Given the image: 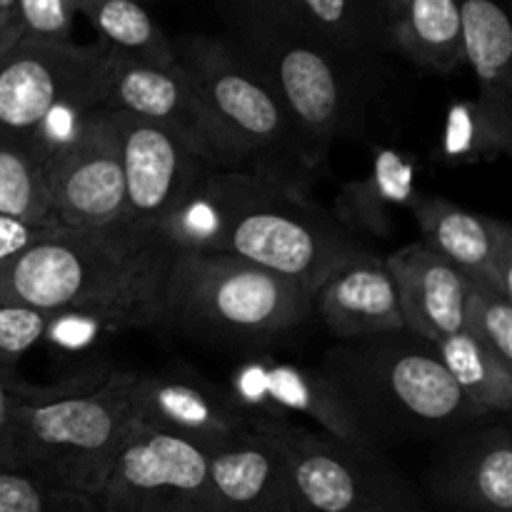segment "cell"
I'll return each mask as SVG.
<instances>
[{"instance_id": "6da1fadb", "label": "cell", "mask_w": 512, "mask_h": 512, "mask_svg": "<svg viewBox=\"0 0 512 512\" xmlns=\"http://www.w3.org/2000/svg\"><path fill=\"white\" fill-rule=\"evenodd\" d=\"M158 235L173 250L233 255L313 293L368 253L300 185L250 170H205Z\"/></svg>"}, {"instance_id": "7a4b0ae2", "label": "cell", "mask_w": 512, "mask_h": 512, "mask_svg": "<svg viewBox=\"0 0 512 512\" xmlns=\"http://www.w3.org/2000/svg\"><path fill=\"white\" fill-rule=\"evenodd\" d=\"M223 38L278 93L298 138L305 170L358 128L378 58L348 53L285 13L273 0H215Z\"/></svg>"}, {"instance_id": "3957f363", "label": "cell", "mask_w": 512, "mask_h": 512, "mask_svg": "<svg viewBox=\"0 0 512 512\" xmlns=\"http://www.w3.org/2000/svg\"><path fill=\"white\" fill-rule=\"evenodd\" d=\"M318 370L373 448L418 440L440 443L493 420L460 393L433 345L408 330L343 340L323 355Z\"/></svg>"}, {"instance_id": "277c9868", "label": "cell", "mask_w": 512, "mask_h": 512, "mask_svg": "<svg viewBox=\"0 0 512 512\" xmlns=\"http://www.w3.org/2000/svg\"><path fill=\"white\" fill-rule=\"evenodd\" d=\"M170 250L158 235L130 225L103 230L50 228L0 265V303L45 310L120 305L160 320V283Z\"/></svg>"}, {"instance_id": "5b68a950", "label": "cell", "mask_w": 512, "mask_h": 512, "mask_svg": "<svg viewBox=\"0 0 512 512\" xmlns=\"http://www.w3.org/2000/svg\"><path fill=\"white\" fill-rule=\"evenodd\" d=\"M138 370L88 368L50 385L18 378L15 470L98 495L133 418Z\"/></svg>"}, {"instance_id": "8992f818", "label": "cell", "mask_w": 512, "mask_h": 512, "mask_svg": "<svg viewBox=\"0 0 512 512\" xmlns=\"http://www.w3.org/2000/svg\"><path fill=\"white\" fill-rule=\"evenodd\" d=\"M313 315V290L233 255L170 250L160 283V325L190 338L258 345Z\"/></svg>"}, {"instance_id": "52a82bcc", "label": "cell", "mask_w": 512, "mask_h": 512, "mask_svg": "<svg viewBox=\"0 0 512 512\" xmlns=\"http://www.w3.org/2000/svg\"><path fill=\"white\" fill-rule=\"evenodd\" d=\"M173 45L223 143L230 170L250 165V173L300 185L308 170L288 110L270 80L223 35H185Z\"/></svg>"}, {"instance_id": "ba28073f", "label": "cell", "mask_w": 512, "mask_h": 512, "mask_svg": "<svg viewBox=\"0 0 512 512\" xmlns=\"http://www.w3.org/2000/svg\"><path fill=\"white\" fill-rule=\"evenodd\" d=\"M118 53L23 38L0 63V138L30 150L40 128H73L103 108Z\"/></svg>"}, {"instance_id": "9c48e42d", "label": "cell", "mask_w": 512, "mask_h": 512, "mask_svg": "<svg viewBox=\"0 0 512 512\" xmlns=\"http://www.w3.org/2000/svg\"><path fill=\"white\" fill-rule=\"evenodd\" d=\"M295 512H430L408 475L380 448L285 428Z\"/></svg>"}, {"instance_id": "30bf717a", "label": "cell", "mask_w": 512, "mask_h": 512, "mask_svg": "<svg viewBox=\"0 0 512 512\" xmlns=\"http://www.w3.org/2000/svg\"><path fill=\"white\" fill-rule=\"evenodd\" d=\"M95 500L103 512H220L210 455L143 423L128 428Z\"/></svg>"}, {"instance_id": "8fae6325", "label": "cell", "mask_w": 512, "mask_h": 512, "mask_svg": "<svg viewBox=\"0 0 512 512\" xmlns=\"http://www.w3.org/2000/svg\"><path fill=\"white\" fill-rule=\"evenodd\" d=\"M50 218L70 230L123 225L125 185L113 113L85 115L78 133L43 160Z\"/></svg>"}, {"instance_id": "7c38bea8", "label": "cell", "mask_w": 512, "mask_h": 512, "mask_svg": "<svg viewBox=\"0 0 512 512\" xmlns=\"http://www.w3.org/2000/svg\"><path fill=\"white\" fill-rule=\"evenodd\" d=\"M110 113L123 165V223L138 233L158 235L210 165L160 125L120 110Z\"/></svg>"}, {"instance_id": "4fadbf2b", "label": "cell", "mask_w": 512, "mask_h": 512, "mask_svg": "<svg viewBox=\"0 0 512 512\" xmlns=\"http://www.w3.org/2000/svg\"><path fill=\"white\" fill-rule=\"evenodd\" d=\"M133 418L148 428L188 440L205 453L225 448L255 428L223 385L190 368L140 373L133 388Z\"/></svg>"}, {"instance_id": "5bb4252c", "label": "cell", "mask_w": 512, "mask_h": 512, "mask_svg": "<svg viewBox=\"0 0 512 512\" xmlns=\"http://www.w3.org/2000/svg\"><path fill=\"white\" fill-rule=\"evenodd\" d=\"M253 423L295 425V418L318 425L320 433L365 443L330 380L318 368L253 355L235 365L225 388Z\"/></svg>"}, {"instance_id": "9a60e30c", "label": "cell", "mask_w": 512, "mask_h": 512, "mask_svg": "<svg viewBox=\"0 0 512 512\" xmlns=\"http://www.w3.org/2000/svg\"><path fill=\"white\" fill-rule=\"evenodd\" d=\"M103 108L160 125L210 168L230 170L223 143L180 63L150 65L118 53Z\"/></svg>"}, {"instance_id": "2e32d148", "label": "cell", "mask_w": 512, "mask_h": 512, "mask_svg": "<svg viewBox=\"0 0 512 512\" xmlns=\"http://www.w3.org/2000/svg\"><path fill=\"white\" fill-rule=\"evenodd\" d=\"M435 500L455 512H512V438L505 423L440 440L428 473Z\"/></svg>"}, {"instance_id": "e0dca14e", "label": "cell", "mask_w": 512, "mask_h": 512, "mask_svg": "<svg viewBox=\"0 0 512 512\" xmlns=\"http://www.w3.org/2000/svg\"><path fill=\"white\" fill-rule=\"evenodd\" d=\"M410 210L423 235L420 243L470 280L512 300V228L505 220L470 213L438 195H418Z\"/></svg>"}, {"instance_id": "ac0fdd59", "label": "cell", "mask_w": 512, "mask_h": 512, "mask_svg": "<svg viewBox=\"0 0 512 512\" xmlns=\"http://www.w3.org/2000/svg\"><path fill=\"white\" fill-rule=\"evenodd\" d=\"M285 428L255 423L248 435L210 453V485L220 512H295Z\"/></svg>"}, {"instance_id": "d6986e66", "label": "cell", "mask_w": 512, "mask_h": 512, "mask_svg": "<svg viewBox=\"0 0 512 512\" xmlns=\"http://www.w3.org/2000/svg\"><path fill=\"white\" fill-rule=\"evenodd\" d=\"M398 290L400 315L408 333L435 345L463 330L468 275L438 253L418 243H408L385 258Z\"/></svg>"}, {"instance_id": "ffe728a7", "label": "cell", "mask_w": 512, "mask_h": 512, "mask_svg": "<svg viewBox=\"0 0 512 512\" xmlns=\"http://www.w3.org/2000/svg\"><path fill=\"white\" fill-rule=\"evenodd\" d=\"M313 310L343 340H363L405 330L398 290L385 258L365 253L315 288Z\"/></svg>"}, {"instance_id": "44dd1931", "label": "cell", "mask_w": 512, "mask_h": 512, "mask_svg": "<svg viewBox=\"0 0 512 512\" xmlns=\"http://www.w3.org/2000/svg\"><path fill=\"white\" fill-rule=\"evenodd\" d=\"M390 48L433 73L463 68L460 0H388Z\"/></svg>"}, {"instance_id": "7402d4cb", "label": "cell", "mask_w": 512, "mask_h": 512, "mask_svg": "<svg viewBox=\"0 0 512 512\" xmlns=\"http://www.w3.org/2000/svg\"><path fill=\"white\" fill-rule=\"evenodd\" d=\"M463 60L478 80V100L512 108V20L505 0H460Z\"/></svg>"}, {"instance_id": "603a6c76", "label": "cell", "mask_w": 512, "mask_h": 512, "mask_svg": "<svg viewBox=\"0 0 512 512\" xmlns=\"http://www.w3.org/2000/svg\"><path fill=\"white\" fill-rule=\"evenodd\" d=\"M298 23L363 58L390 53L388 0H273Z\"/></svg>"}, {"instance_id": "cb8c5ba5", "label": "cell", "mask_w": 512, "mask_h": 512, "mask_svg": "<svg viewBox=\"0 0 512 512\" xmlns=\"http://www.w3.org/2000/svg\"><path fill=\"white\" fill-rule=\"evenodd\" d=\"M415 183L410 165L393 150H380L375 168L360 183L345 185L338 200V213L355 228L368 233H390L398 205L413 208Z\"/></svg>"}, {"instance_id": "d4e9b609", "label": "cell", "mask_w": 512, "mask_h": 512, "mask_svg": "<svg viewBox=\"0 0 512 512\" xmlns=\"http://www.w3.org/2000/svg\"><path fill=\"white\" fill-rule=\"evenodd\" d=\"M80 13L115 53L150 65L178 63L173 40L138 0H80Z\"/></svg>"}, {"instance_id": "484cf974", "label": "cell", "mask_w": 512, "mask_h": 512, "mask_svg": "<svg viewBox=\"0 0 512 512\" xmlns=\"http://www.w3.org/2000/svg\"><path fill=\"white\" fill-rule=\"evenodd\" d=\"M445 373L460 393L488 415H508L512 408V368L485 350L468 333H455L433 345Z\"/></svg>"}, {"instance_id": "4316f807", "label": "cell", "mask_w": 512, "mask_h": 512, "mask_svg": "<svg viewBox=\"0 0 512 512\" xmlns=\"http://www.w3.org/2000/svg\"><path fill=\"white\" fill-rule=\"evenodd\" d=\"M0 215L53 225L45 190V170L25 145L0 138Z\"/></svg>"}, {"instance_id": "83f0119b", "label": "cell", "mask_w": 512, "mask_h": 512, "mask_svg": "<svg viewBox=\"0 0 512 512\" xmlns=\"http://www.w3.org/2000/svg\"><path fill=\"white\" fill-rule=\"evenodd\" d=\"M510 138V110L490 108L483 100L450 110L448 138H445V150H448L450 160H478L480 155L508 153Z\"/></svg>"}, {"instance_id": "f1b7e54d", "label": "cell", "mask_w": 512, "mask_h": 512, "mask_svg": "<svg viewBox=\"0 0 512 512\" xmlns=\"http://www.w3.org/2000/svg\"><path fill=\"white\" fill-rule=\"evenodd\" d=\"M0 512H103L83 490L20 470H0Z\"/></svg>"}, {"instance_id": "f546056e", "label": "cell", "mask_w": 512, "mask_h": 512, "mask_svg": "<svg viewBox=\"0 0 512 512\" xmlns=\"http://www.w3.org/2000/svg\"><path fill=\"white\" fill-rule=\"evenodd\" d=\"M463 333L512 368V300L468 278Z\"/></svg>"}, {"instance_id": "4dcf8cb0", "label": "cell", "mask_w": 512, "mask_h": 512, "mask_svg": "<svg viewBox=\"0 0 512 512\" xmlns=\"http://www.w3.org/2000/svg\"><path fill=\"white\" fill-rule=\"evenodd\" d=\"M50 313L18 303H0V370L15 365L45 340Z\"/></svg>"}, {"instance_id": "1f68e13d", "label": "cell", "mask_w": 512, "mask_h": 512, "mask_svg": "<svg viewBox=\"0 0 512 512\" xmlns=\"http://www.w3.org/2000/svg\"><path fill=\"white\" fill-rule=\"evenodd\" d=\"M80 0H15L13 15L23 38L68 43L73 35Z\"/></svg>"}, {"instance_id": "d6a6232c", "label": "cell", "mask_w": 512, "mask_h": 512, "mask_svg": "<svg viewBox=\"0 0 512 512\" xmlns=\"http://www.w3.org/2000/svg\"><path fill=\"white\" fill-rule=\"evenodd\" d=\"M20 375L0 370V470H15V388Z\"/></svg>"}, {"instance_id": "836d02e7", "label": "cell", "mask_w": 512, "mask_h": 512, "mask_svg": "<svg viewBox=\"0 0 512 512\" xmlns=\"http://www.w3.org/2000/svg\"><path fill=\"white\" fill-rule=\"evenodd\" d=\"M58 223L53 225H38V223H28V220H18V218H8V215H0V265L13 260L15 255L23 253L25 248L35 243L38 238H43L50 228H55Z\"/></svg>"}, {"instance_id": "e575fe53", "label": "cell", "mask_w": 512, "mask_h": 512, "mask_svg": "<svg viewBox=\"0 0 512 512\" xmlns=\"http://www.w3.org/2000/svg\"><path fill=\"white\" fill-rule=\"evenodd\" d=\"M20 40H23V30H20L18 20H15L13 10L0 13V63H3L5 55H8Z\"/></svg>"}, {"instance_id": "d590c367", "label": "cell", "mask_w": 512, "mask_h": 512, "mask_svg": "<svg viewBox=\"0 0 512 512\" xmlns=\"http://www.w3.org/2000/svg\"><path fill=\"white\" fill-rule=\"evenodd\" d=\"M13 3L15 0H0V13H8V10H13Z\"/></svg>"}]
</instances>
